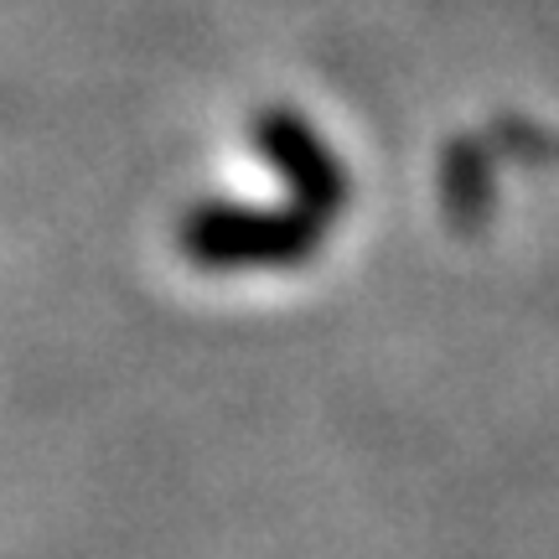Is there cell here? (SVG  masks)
Segmentation results:
<instances>
[{
  "label": "cell",
  "instance_id": "obj_2",
  "mask_svg": "<svg viewBox=\"0 0 559 559\" xmlns=\"http://www.w3.org/2000/svg\"><path fill=\"white\" fill-rule=\"evenodd\" d=\"M260 145L275 156V166L296 181V198L311 218H326L342 207V171L337 160L317 145V135L306 130V120L296 115H270L260 130Z\"/></svg>",
  "mask_w": 559,
  "mask_h": 559
},
{
  "label": "cell",
  "instance_id": "obj_1",
  "mask_svg": "<svg viewBox=\"0 0 559 559\" xmlns=\"http://www.w3.org/2000/svg\"><path fill=\"white\" fill-rule=\"evenodd\" d=\"M181 243L202 264H270V260L306 254L311 223L254 218V213H198V218L181 228Z\"/></svg>",
  "mask_w": 559,
  "mask_h": 559
}]
</instances>
